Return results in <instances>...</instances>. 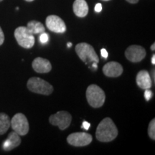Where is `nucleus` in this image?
I'll use <instances>...</instances> for the list:
<instances>
[{
  "label": "nucleus",
  "instance_id": "obj_16",
  "mask_svg": "<svg viewBox=\"0 0 155 155\" xmlns=\"http://www.w3.org/2000/svg\"><path fill=\"white\" fill-rule=\"evenodd\" d=\"M27 28L30 31L31 33L33 35L41 34L45 31L44 25L40 22L36 20H32L29 22L27 25Z\"/></svg>",
  "mask_w": 155,
  "mask_h": 155
},
{
  "label": "nucleus",
  "instance_id": "obj_3",
  "mask_svg": "<svg viewBox=\"0 0 155 155\" xmlns=\"http://www.w3.org/2000/svg\"><path fill=\"white\" fill-rule=\"evenodd\" d=\"M75 52L78 56L86 64L99 63V58L97 55L93 46L86 42L78 43L75 46Z\"/></svg>",
  "mask_w": 155,
  "mask_h": 155
},
{
  "label": "nucleus",
  "instance_id": "obj_14",
  "mask_svg": "<svg viewBox=\"0 0 155 155\" xmlns=\"http://www.w3.org/2000/svg\"><path fill=\"white\" fill-rule=\"evenodd\" d=\"M137 83L139 88L142 89H150L152 86V81L148 71H141L137 75Z\"/></svg>",
  "mask_w": 155,
  "mask_h": 155
},
{
  "label": "nucleus",
  "instance_id": "obj_19",
  "mask_svg": "<svg viewBox=\"0 0 155 155\" xmlns=\"http://www.w3.org/2000/svg\"><path fill=\"white\" fill-rule=\"evenodd\" d=\"M48 40H49V35L47 33H45V32H42L40 35V41L41 43L44 44V43H46V42H48Z\"/></svg>",
  "mask_w": 155,
  "mask_h": 155
},
{
  "label": "nucleus",
  "instance_id": "obj_8",
  "mask_svg": "<svg viewBox=\"0 0 155 155\" xmlns=\"http://www.w3.org/2000/svg\"><path fill=\"white\" fill-rule=\"evenodd\" d=\"M92 136L86 132H75L70 134L67 138V141L72 146L84 147L91 143Z\"/></svg>",
  "mask_w": 155,
  "mask_h": 155
},
{
  "label": "nucleus",
  "instance_id": "obj_29",
  "mask_svg": "<svg viewBox=\"0 0 155 155\" xmlns=\"http://www.w3.org/2000/svg\"><path fill=\"white\" fill-rule=\"evenodd\" d=\"M67 46L68 48H71V46H72V43H71V42H68V43L67 44Z\"/></svg>",
  "mask_w": 155,
  "mask_h": 155
},
{
  "label": "nucleus",
  "instance_id": "obj_12",
  "mask_svg": "<svg viewBox=\"0 0 155 155\" xmlns=\"http://www.w3.org/2000/svg\"><path fill=\"white\" fill-rule=\"evenodd\" d=\"M32 68L38 73H49L52 69L50 62L45 58H36L32 63Z\"/></svg>",
  "mask_w": 155,
  "mask_h": 155
},
{
  "label": "nucleus",
  "instance_id": "obj_7",
  "mask_svg": "<svg viewBox=\"0 0 155 155\" xmlns=\"http://www.w3.org/2000/svg\"><path fill=\"white\" fill-rule=\"evenodd\" d=\"M72 116L68 112L61 111L50 116L49 121L52 125L58 126L61 130H65L71 124Z\"/></svg>",
  "mask_w": 155,
  "mask_h": 155
},
{
  "label": "nucleus",
  "instance_id": "obj_6",
  "mask_svg": "<svg viewBox=\"0 0 155 155\" xmlns=\"http://www.w3.org/2000/svg\"><path fill=\"white\" fill-rule=\"evenodd\" d=\"M10 126L14 131L19 136H25L28 133L30 129L28 119L23 114L18 113L13 116L10 121Z\"/></svg>",
  "mask_w": 155,
  "mask_h": 155
},
{
  "label": "nucleus",
  "instance_id": "obj_10",
  "mask_svg": "<svg viewBox=\"0 0 155 155\" xmlns=\"http://www.w3.org/2000/svg\"><path fill=\"white\" fill-rule=\"evenodd\" d=\"M46 26L48 30L56 33H63L67 30L66 25L61 17L57 15H50L46 18Z\"/></svg>",
  "mask_w": 155,
  "mask_h": 155
},
{
  "label": "nucleus",
  "instance_id": "obj_9",
  "mask_svg": "<svg viewBox=\"0 0 155 155\" xmlns=\"http://www.w3.org/2000/svg\"><path fill=\"white\" fill-rule=\"evenodd\" d=\"M146 50L140 45H131L125 51V56L132 63H139L146 57Z\"/></svg>",
  "mask_w": 155,
  "mask_h": 155
},
{
  "label": "nucleus",
  "instance_id": "obj_17",
  "mask_svg": "<svg viewBox=\"0 0 155 155\" xmlns=\"http://www.w3.org/2000/svg\"><path fill=\"white\" fill-rule=\"evenodd\" d=\"M10 127L9 116L5 113H0V135H3L8 131Z\"/></svg>",
  "mask_w": 155,
  "mask_h": 155
},
{
  "label": "nucleus",
  "instance_id": "obj_2",
  "mask_svg": "<svg viewBox=\"0 0 155 155\" xmlns=\"http://www.w3.org/2000/svg\"><path fill=\"white\" fill-rule=\"evenodd\" d=\"M86 98L89 105L93 108H100L104 104L106 95L104 91L97 85L92 84L86 90Z\"/></svg>",
  "mask_w": 155,
  "mask_h": 155
},
{
  "label": "nucleus",
  "instance_id": "obj_30",
  "mask_svg": "<svg viewBox=\"0 0 155 155\" xmlns=\"http://www.w3.org/2000/svg\"><path fill=\"white\" fill-rule=\"evenodd\" d=\"M25 1L29 2H32V1H34V0H25Z\"/></svg>",
  "mask_w": 155,
  "mask_h": 155
},
{
  "label": "nucleus",
  "instance_id": "obj_15",
  "mask_svg": "<svg viewBox=\"0 0 155 155\" xmlns=\"http://www.w3.org/2000/svg\"><path fill=\"white\" fill-rule=\"evenodd\" d=\"M73 9L75 15L78 17H85L88 15V6L86 0H75Z\"/></svg>",
  "mask_w": 155,
  "mask_h": 155
},
{
  "label": "nucleus",
  "instance_id": "obj_23",
  "mask_svg": "<svg viewBox=\"0 0 155 155\" xmlns=\"http://www.w3.org/2000/svg\"><path fill=\"white\" fill-rule=\"evenodd\" d=\"M101 54L103 58H108V52L106 51V50L105 49V48H102L101 50Z\"/></svg>",
  "mask_w": 155,
  "mask_h": 155
},
{
  "label": "nucleus",
  "instance_id": "obj_5",
  "mask_svg": "<svg viewBox=\"0 0 155 155\" xmlns=\"http://www.w3.org/2000/svg\"><path fill=\"white\" fill-rule=\"evenodd\" d=\"M15 38L17 43L21 47L30 49L34 46L35 42L34 35L30 32L27 27H19L15 30Z\"/></svg>",
  "mask_w": 155,
  "mask_h": 155
},
{
  "label": "nucleus",
  "instance_id": "obj_26",
  "mask_svg": "<svg viewBox=\"0 0 155 155\" xmlns=\"http://www.w3.org/2000/svg\"><path fill=\"white\" fill-rule=\"evenodd\" d=\"M152 63L153 64V65H154V64H155V55H154V54L153 55L152 58Z\"/></svg>",
  "mask_w": 155,
  "mask_h": 155
},
{
  "label": "nucleus",
  "instance_id": "obj_20",
  "mask_svg": "<svg viewBox=\"0 0 155 155\" xmlns=\"http://www.w3.org/2000/svg\"><path fill=\"white\" fill-rule=\"evenodd\" d=\"M153 94L152 92L151 91L150 89H145V91H144V98L147 101H149L151 98H152Z\"/></svg>",
  "mask_w": 155,
  "mask_h": 155
},
{
  "label": "nucleus",
  "instance_id": "obj_18",
  "mask_svg": "<svg viewBox=\"0 0 155 155\" xmlns=\"http://www.w3.org/2000/svg\"><path fill=\"white\" fill-rule=\"evenodd\" d=\"M148 134L149 136L152 140L155 139V119H153L150 121L148 127Z\"/></svg>",
  "mask_w": 155,
  "mask_h": 155
},
{
  "label": "nucleus",
  "instance_id": "obj_27",
  "mask_svg": "<svg viewBox=\"0 0 155 155\" xmlns=\"http://www.w3.org/2000/svg\"><path fill=\"white\" fill-rule=\"evenodd\" d=\"M92 66L94 67V68H96H96H97V63H95V62H94V63H93Z\"/></svg>",
  "mask_w": 155,
  "mask_h": 155
},
{
  "label": "nucleus",
  "instance_id": "obj_28",
  "mask_svg": "<svg viewBox=\"0 0 155 155\" xmlns=\"http://www.w3.org/2000/svg\"><path fill=\"white\" fill-rule=\"evenodd\" d=\"M151 50H155V44L153 43L152 45L151 46Z\"/></svg>",
  "mask_w": 155,
  "mask_h": 155
},
{
  "label": "nucleus",
  "instance_id": "obj_25",
  "mask_svg": "<svg viewBox=\"0 0 155 155\" xmlns=\"http://www.w3.org/2000/svg\"><path fill=\"white\" fill-rule=\"evenodd\" d=\"M126 1L131 4H137L139 2V0H126Z\"/></svg>",
  "mask_w": 155,
  "mask_h": 155
},
{
  "label": "nucleus",
  "instance_id": "obj_22",
  "mask_svg": "<svg viewBox=\"0 0 155 155\" xmlns=\"http://www.w3.org/2000/svg\"><path fill=\"white\" fill-rule=\"evenodd\" d=\"M102 10V5L101 3L96 4V5L95 6V11L96 12H101Z\"/></svg>",
  "mask_w": 155,
  "mask_h": 155
},
{
  "label": "nucleus",
  "instance_id": "obj_32",
  "mask_svg": "<svg viewBox=\"0 0 155 155\" xmlns=\"http://www.w3.org/2000/svg\"><path fill=\"white\" fill-rule=\"evenodd\" d=\"M2 1H3V0H0V2H2Z\"/></svg>",
  "mask_w": 155,
  "mask_h": 155
},
{
  "label": "nucleus",
  "instance_id": "obj_1",
  "mask_svg": "<svg viewBox=\"0 0 155 155\" xmlns=\"http://www.w3.org/2000/svg\"><path fill=\"white\" fill-rule=\"evenodd\" d=\"M118 136V129L110 118L104 119L97 127L96 139L101 142H109L113 141Z\"/></svg>",
  "mask_w": 155,
  "mask_h": 155
},
{
  "label": "nucleus",
  "instance_id": "obj_21",
  "mask_svg": "<svg viewBox=\"0 0 155 155\" xmlns=\"http://www.w3.org/2000/svg\"><path fill=\"white\" fill-rule=\"evenodd\" d=\"M4 41H5V35H4L3 31L0 27V45H2L4 43Z\"/></svg>",
  "mask_w": 155,
  "mask_h": 155
},
{
  "label": "nucleus",
  "instance_id": "obj_31",
  "mask_svg": "<svg viewBox=\"0 0 155 155\" xmlns=\"http://www.w3.org/2000/svg\"><path fill=\"white\" fill-rule=\"evenodd\" d=\"M102 1H109V0H102Z\"/></svg>",
  "mask_w": 155,
  "mask_h": 155
},
{
  "label": "nucleus",
  "instance_id": "obj_13",
  "mask_svg": "<svg viewBox=\"0 0 155 155\" xmlns=\"http://www.w3.org/2000/svg\"><path fill=\"white\" fill-rule=\"evenodd\" d=\"M21 144V139L18 134L12 131L9 133L8 137L4 141L2 144V148L5 151H11L13 149L16 148Z\"/></svg>",
  "mask_w": 155,
  "mask_h": 155
},
{
  "label": "nucleus",
  "instance_id": "obj_4",
  "mask_svg": "<svg viewBox=\"0 0 155 155\" xmlns=\"http://www.w3.org/2000/svg\"><path fill=\"white\" fill-rule=\"evenodd\" d=\"M27 86L31 92L45 96L50 95L53 91V87L50 83L38 77L30 78Z\"/></svg>",
  "mask_w": 155,
  "mask_h": 155
},
{
  "label": "nucleus",
  "instance_id": "obj_24",
  "mask_svg": "<svg viewBox=\"0 0 155 155\" xmlns=\"http://www.w3.org/2000/svg\"><path fill=\"white\" fill-rule=\"evenodd\" d=\"M90 127H91L90 123H88V122H87V121H83V124H82V127H81L84 128V129H86V130H88L89 128H90Z\"/></svg>",
  "mask_w": 155,
  "mask_h": 155
},
{
  "label": "nucleus",
  "instance_id": "obj_11",
  "mask_svg": "<svg viewBox=\"0 0 155 155\" xmlns=\"http://www.w3.org/2000/svg\"><path fill=\"white\" fill-rule=\"evenodd\" d=\"M103 72L107 77H119L123 73V67L117 62H108L103 68Z\"/></svg>",
  "mask_w": 155,
  "mask_h": 155
}]
</instances>
